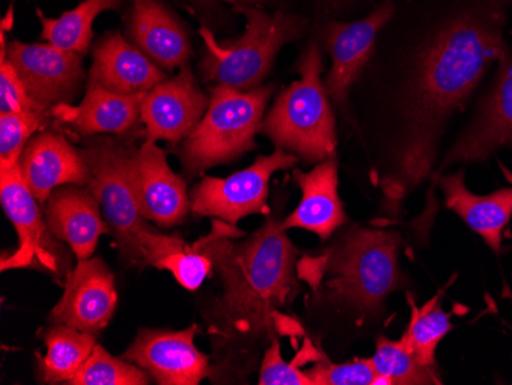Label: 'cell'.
<instances>
[{"instance_id":"24","label":"cell","mask_w":512,"mask_h":385,"mask_svg":"<svg viewBox=\"0 0 512 385\" xmlns=\"http://www.w3.org/2000/svg\"><path fill=\"white\" fill-rule=\"evenodd\" d=\"M46 347L37 353V378L42 384H71L96 347V335L65 324H51L37 333Z\"/></svg>"},{"instance_id":"1","label":"cell","mask_w":512,"mask_h":385,"mask_svg":"<svg viewBox=\"0 0 512 385\" xmlns=\"http://www.w3.org/2000/svg\"><path fill=\"white\" fill-rule=\"evenodd\" d=\"M396 4V2H394ZM512 0H402L385 25L391 68L379 85L382 191L399 206L431 174L448 123L508 53Z\"/></svg>"},{"instance_id":"35","label":"cell","mask_w":512,"mask_h":385,"mask_svg":"<svg viewBox=\"0 0 512 385\" xmlns=\"http://www.w3.org/2000/svg\"><path fill=\"white\" fill-rule=\"evenodd\" d=\"M132 2H142V0H132Z\"/></svg>"},{"instance_id":"33","label":"cell","mask_w":512,"mask_h":385,"mask_svg":"<svg viewBox=\"0 0 512 385\" xmlns=\"http://www.w3.org/2000/svg\"><path fill=\"white\" fill-rule=\"evenodd\" d=\"M260 385H313L309 376L295 362L289 364L281 355L278 339H272L261 362Z\"/></svg>"},{"instance_id":"11","label":"cell","mask_w":512,"mask_h":385,"mask_svg":"<svg viewBox=\"0 0 512 385\" xmlns=\"http://www.w3.org/2000/svg\"><path fill=\"white\" fill-rule=\"evenodd\" d=\"M393 0L379 5L370 16L355 22H330L325 27V43L332 56V70L324 79L325 91L335 105L344 106L350 88L371 62L379 34L394 14Z\"/></svg>"},{"instance_id":"8","label":"cell","mask_w":512,"mask_h":385,"mask_svg":"<svg viewBox=\"0 0 512 385\" xmlns=\"http://www.w3.org/2000/svg\"><path fill=\"white\" fill-rule=\"evenodd\" d=\"M0 203L19 237L16 251L2 254V272L34 269L57 280L66 277L71 270L66 252L62 244L57 243L46 218L43 220L45 214L40 211L39 201L23 180L19 163L0 169Z\"/></svg>"},{"instance_id":"15","label":"cell","mask_w":512,"mask_h":385,"mask_svg":"<svg viewBox=\"0 0 512 385\" xmlns=\"http://www.w3.org/2000/svg\"><path fill=\"white\" fill-rule=\"evenodd\" d=\"M512 149V54L499 60V70L471 125L444 158L442 169L456 163L483 162L497 149Z\"/></svg>"},{"instance_id":"29","label":"cell","mask_w":512,"mask_h":385,"mask_svg":"<svg viewBox=\"0 0 512 385\" xmlns=\"http://www.w3.org/2000/svg\"><path fill=\"white\" fill-rule=\"evenodd\" d=\"M152 376L142 367L125 358H115L96 344L73 385H148Z\"/></svg>"},{"instance_id":"32","label":"cell","mask_w":512,"mask_h":385,"mask_svg":"<svg viewBox=\"0 0 512 385\" xmlns=\"http://www.w3.org/2000/svg\"><path fill=\"white\" fill-rule=\"evenodd\" d=\"M17 111L51 112L30 96L13 63L8 60L4 45H0V112Z\"/></svg>"},{"instance_id":"30","label":"cell","mask_w":512,"mask_h":385,"mask_svg":"<svg viewBox=\"0 0 512 385\" xmlns=\"http://www.w3.org/2000/svg\"><path fill=\"white\" fill-rule=\"evenodd\" d=\"M215 237V229L194 244H183L180 251L161 258L155 267L169 270L178 284L188 290L200 289L201 284L211 277L215 270L211 244Z\"/></svg>"},{"instance_id":"18","label":"cell","mask_w":512,"mask_h":385,"mask_svg":"<svg viewBox=\"0 0 512 385\" xmlns=\"http://www.w3.org/2000/svg\"><path fill=\"white\" fill-rule=\"evenodd\" d=\"M43 214L54 237L68 244L77 261L89 260L100 237L109 234L96 197L82 186L57 188L46 200Z\"/></svg>"},{"instance_id":"25","label":"cell","mask_w":512,"mask_h":385,"mask_svg":"<svg viewBox=\"0 0 512 385\" xmlns=\"http://www.w3.org/2000/svg\"><path fill=\"white\" fill-rule=\"evenodd\" d=\"M123 0H82L74 10L66 11L57 19L45 17L37 10L42 34L40 39L51 43L54 47L74 53L86 54L94 39L92 25L103 11L119 10Z\"/></svg>"},{"instance_id":"4","label":"cell","mask_w":512,"mask_h":385,"mask_svg":"<svg viewBox=\"0 0 512 385\" xmlns=\"http://www.w3.org/2000/svg\"><path fill=\"white\" fill-rule=\"evenodd\" d=\"M89 169L86 188L99 203L120 257L132 266H154L166 255L180 251L178 235H163L145 223L129 177L131 149L117 140L96 137L80 149Z\"/></svg>"},{"instance_id":"34","label":"cell","mask_w":512,"mask_h":385,"mask_svg":"<svg viewBox=\"0 0 512 385\" xmlns=\"http://www.w3.org/2000/svg\"><path fill=\"white\" fill-rule=\"evenodd\" d=\"M229 2H234V4H244V5H252L253 2H264V0H229Z\"/></svg>"},{"instance_id":"27","label":"cell","mask_w":512,"mask_h":385,"mask_svg":"<svg viewBox=\"0 0 512 385\" xmlns=\"http://www.w3.org/2000/svg\"><path fill=\"white\" fill-rule=\"evenodd\" d=\"M370 359L378 375L376 385L442 384L437 367L422 364L402 339L393 341L379 336L375 355Z\"/></svg>"},{"instance_id":"7","label":"cell","mask_w":512,"mask_h":385,"mask_svg":"<svg viewBox=\"0 0 512 385\" xmlns=\"http://www.w3.org/2000/svg\"><path fill=\"white\" fill-rule=\"evenodd\" d=\"M273 89V85L250 91L223 85L212 88L206 114L181 145L184 169L191 175L201 174L253 151Z\"/></svg>"},{"instance_id":"12","label":"cell","mask_w":512,"mask_h":385,"mask_svg":"<svg viewBox=\"0 0 512 385\" xmlns=\"http://www.w3.org/2000/svg\"><path fill=\"white\" fill-rule=\"evenodd\" d=\"M117 307L114 275L102 258L77 261L63 283L62 298L48 315L51 324H65L82 332H102Z\"/></svg>"},{"instance_id":"19","label":"cell","mask_w":512,"mask_h":385,"mask_svg":"<svg viewBox=\"0 0 512 385\" xmlns=\"http://www.w3.org/2000/svg\"><path fill=\"white\" fill-rule=\"evenodd\" d=\"M89 82L117 94H143L165 82V71L120 33H106L92 54Z\"/></svg>"},{"instance_id":"21","label":"cell","mask_w":512,"mask_h":385,"mask_svg":"<svg viewBox=\"0 0 512 385\" xmlns=\"http://www.w3.org/2000/svg\"><path fill=\"white\" fill-rule=\"evenodd\" d=\"M296 185L302 197L298 208L283 220V228L306 229L329 240L336 229L345 223L344 206L339 198L338 162L327 158L310 172L295 171Z\"/></svg>"},{"instance_id":"13","label":"cell","mask_w":512,"mask_h":385,"mask_svg":"<svg viewBox=\"0 0 512 385\" xmlns=\"http://www.w3.org/2000/svg\"><path fill=\"white\" fill-rule=\"evenodd\" d=\"M200 327L178 332L143 329L122 358L145 369L160 385H198L209 375V356L195 346Z\"/></svg>"},{"instance_id":"23","label":"cell","mask_w":512,"mask_h":385,"mask_svg":"<svg viewBox=\"0 0 512 385\" xmlns=\"http://www.w3.org/2000/svg\"><path fill=\"white\" fill-rule=\"evenodd\" d=\"M434 181L444 192L447 208L456 212L496 254H500L503 234L512 218V186L490 195H476L468 191L463 171L436 175Z\"/></svg>"},{"instance_id":"14","label":"cell","mask_w":512,"mask_h":385,"mask_svg":"<svg viewBox=\"0 0 512 385\" xmlns=\"http://www.w3.org/2000/svg\"><path fill=\"white\" fill-rule=\"evenodd\" d=\"M129 177L146 220L161 228L181 224L191 211L186 183L172 171L157 142L146 140L129 157Z\"/></svg>"},{"instance_id":"10","label":"cell","mask_w":512,"mask_h":385,"mask_svg":"<svg viewBox=\"0 0 512 385\" xmlns=\"http://www.w3.org/2000/svg\"><path fill=\"white\" fill-rule=\"evenodd\" d=\"M8 60L13 63L30 96L42 108L71 105L79 96L85 71L82 54L62 50L51 43H23L11 40L7 43L5 30L0 34Z\"/></svg>"},{"instance_id":"17","label":"cell","mask_w":512,"mask_h":385,"mask_svg":"<svg viewBox=\"0 0 512 385\" xmlns=\"http://www.w3.org/2000/svg\"><path fill=\"white\" fill-rule=\"evenodd\" d=\"M19 168L39 203H46L60 186H88L89 169L82 152L57 132L34 135L20 155Z\"/></svg>"},{"instance_id":"28","label":"cell","mask_w":512,"mask_h":385,"mask_svg":"<svg viewBox=\"0 0 512 385\" xmlns=\"http://www.w3.org/2000/svg\"><path fill=\"white\" fill-rule=\"evenodd\" d=\"M296 366L301 369L304 364H312L304 370L313 385H376L375 367L371 359L356 358L350 362L330 361L321 350L306 341L295 358Z\"/></svg>"},{"instance_id":"2","label":"cell","mask_w":512,"mask_h":385,"mask_svg":"<svg viewBox=\"0 0 512 385\" xmlns=\"http://www.w3.org/2000/svg\"><path fill=\"white\" fill-rule=\"evenodd\" d=\"M212 228V258L223 283V293L209 315L215 350L266 338L272 343L276 332H290L292 321L281 309L298 292L299 251L278 212L241 243L232 241L244 235L234 224L215 220Z\"/></svg>"},{"instance_id":"22","label":"cell","mask_w":512,"mask_h":385,"mask_svg":"<svg viewBox=\"0 0 512 385\" xmlns=\"http://www.w3.org/2000/svg\"><path fill=\"white\" fill-rule=\"evenodd\" d=\"M128 34L135 47L166 71L186 65L191 56L188 31L160 0L134 2L129 11Z\"/></svg>"},{"instance_id":"9","label":"cell","mask_w":512,"mask_h":385,"mask_svg":"<svg viewBox=\"0 0 512 385\" xmlns=\"http://www.w3.org/2000/svg\"><path fill=\"white\" fill-rule=\"evenodd\" d=\"M298 162V155L276 148L273 154L260 155L252 166L230 177H204L192 191L191 211L234 226L247 215L267 214L270 178Z\"/></svg>"},{"instance_id":"16","label":"cell","mask_w":512,"mask_h":385,"mask_svg":"<svg viewBox=\"0 0 512 385\" xmlns=\"http://www.w3.org/2000/svg\"><path fill=\"white\" fill-rule=\"evenodd\" d=\"M209 100L197 85L189 66H181L174 79L158 83L146 93L142 103V122L146 139L165 140L177 145L188 139L206 114Z\"/></svg>"},{"instance_id":"3","label":"cell","mask_w":512,"mask_h":385,"mask_svg":"<svg viewBox=\"0 0 512 385\" xmlns=\"http://www.w3.org/2000/svg\"><path fill=\"white\" fill-rule=\"evenodd\" d=\"M398 232L348 229L321 257L298 261V277L321 293L325 303L367 315L381 309L385 298L402 286Z\"/></svg>"},{"instance_id":"31","label":"cell","mask_w":512,"mask_h":385,"mask_svg":"<svg viewBox=\"0 0 512 385\" xmlns=\"http://www.w3.org/2000/svg\"><path fill=\"white\" fill-rule=\"evenodd\" d=\"M51 117V112H0V169L19 163L25 146Z\"/></svg>"},{"instance_id":"26","label":"cell","mask_w":512,"mask_h":385,"mask_svg":"<svg viewBox=\"0 0 512 385\" xmlns=\"http://www.w3.org/2000/svg\"><path fill=\"white\" fill-rule=\"evenodd\" d=\"M445 289L436 293L427 304L417 307L413 297L408 295L411 307L410 324L402 341L425 366H436V350L440 341L453 329L451 313L442 309V295Z\"/></svg>"},{"instance_id":"5","label":"cell","mask_w":512,"mask_h":385,"mask_svg":"<svg viewBox=\"0 0 512 385\" xmlns=\"http://www.w3.org/2000/svg\"><path fill=\"white\" fill-rule=\"evenodd\" d=\"M322 70L318 43H310L298 62L301 79L278 94L261 128L276 148L298 155L306 163L332 158L338 145L335 114Z\"/></svg>"},{"instance_id":"6","label":"cell","mask_w":512,"mask_h":385,"mask_svg":"<svg viewBox=\"0 0 512 385\" xmlns=\"http://www.w3.org/2000/svg\"><path fill=\"white\" fill-rule=\"evenodd\" d=\"M232 7L246 17V30L237 40L218 42L201 27L198 33L206 47L201 70L207 82L250 91L266 79L279 50L301 34L304 20L293 14H269L252 5Z\"/></svg>"},{"instance_id":"20","label":"cell","mask_w":512,"mask_h":385,"mask_svg":"<svg viewBox=\"0 0 512 385\" xmlns=\"http://www.w3.org/2000/svg\"><path fill=\"white\" fill-rule=\"evenodd\" d=\"M143 94H117L97 83L89 82L82 103L59 105L51 116L80 135H122L142 120Z\"/></svg>"}]
</instances>
